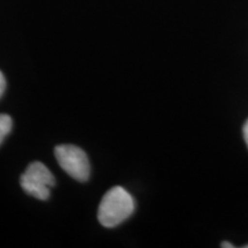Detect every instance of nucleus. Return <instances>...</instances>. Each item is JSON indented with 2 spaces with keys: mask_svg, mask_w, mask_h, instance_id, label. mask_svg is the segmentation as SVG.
<instances>
[{
  "mask_svg": "<svg viewBox=\"0 0 248 248\" xmlns=\"http://www.w3.org/2000/svg\"><path fill=\"white\" fill-rule=\"evenodd\" d=\"M135 199L122 186H114L102 197L98 208V219L105 228H115L132 215Z\"/></svg>",
  "mask_w": 248,
  "mask_h": 248,
  "instance_id": "nucleus-1",
  "label": "nucleus"
},
{
  "mask_svg": "<svg viewBox=\"0 0 248 248\" xmlns=\"http://www.w3.org/2000/svg\"><path fill=\"white\" fill-rule=\"evenodd\" d=\"M20 184L27 194L38 200H47L51 195V187L55 184V179L44 163L33 161L21 175Z\"/></svg>",
  "mask_w": 248,
  "mask_h": 248,
  "instance_id": "nucleus-2",
  "label": "nucleus"
},
{
  "mask_svg": "<svg viewBox=\"0 0 248 248\" xmlns=\"http://www.w3.org/2000/svg\"><path fill=\"white\" fill-rule=\"evenodd\" d=\"M59 166L75 181L86 182L90 177V161L82 148L75 145H58L54 150Z\"/></svg>",
  "mask_w": 248,
  "mask_h": 248,
  "instance_id": "nucleus-3",
  "label": "nucleus"
},
{
  "mask_svg": "<svg viewBox=\"0 0 248 248\" xmlns=\"http://www.w3.org/2000/svg\"><path fill=\"white\" fill-rule=\"evenodd\" d=\"M13 128V120L7 114H0V145Z\"/></svg>",
  "mask_w": 248,
  "mask_h": 248,
  "instance_id": "nucleus-4",
  "label": "nucleus"
},
{
  "mask_svg": "<svg viewBox=\"0 0 248 248\" xmlns=\"http://www.w3.org/2000/svg\"><path fill=\"white\" fill-rule=\"evenodd\" d=\"M5 90H6V78L4 74L0 71V98H1L2 94L5 93Z\"/></svg>",
  "mask_w": 248,
  "mask_h": 248,
  "instance_id": "nucleus-5",
  "label": "nucleus"
},
{
  "mask_svg": "<svg viewBox=\"0 0 248 248\" xmlns=\"http://www.w3.org/2000/svg\"><path fill=\"white\" fill-rule=\"evenodd\" d=\"M243 135H244V139L245 142H246L247 147H248V120L245 122L244 128H243Z\"/></svg>",
  "mask_w": 248,
  "mask_h": 248,
  "instance_id": "nucleus-6",
  "label": "nucleus"
},
{
  "mask_svg": "<svg viewBox=\"0 0 248 248\" xmlns=\"http://www.w3.org/2000/svg\"><path fill=\"white\" fill-rule=\"evenodd\" d=\"M221 247L222 248H233L234 246L231 243H228V241H223V243L221 244Z\"/></svg>",
  "mask_w": 248,
  "mask_h": 248,
  "instance_id": "nucleus-7",
  "label": "nucleus"
},
{
  "mask_svg": "<svg viewBox=\"0 0 248 248\" xmlns=\"http://www.w3.org/2000/svg\"><path fill=\"white\" fill-rule=\"evenodd\" d=\"M244 248H248V245H246V246H244Z\"/></svg>",
  "mask_w": 248,
  "mask_h": 248,
  "instance_id": "nucleus-8",
  "label": "nucleus"
}]
</instances>
